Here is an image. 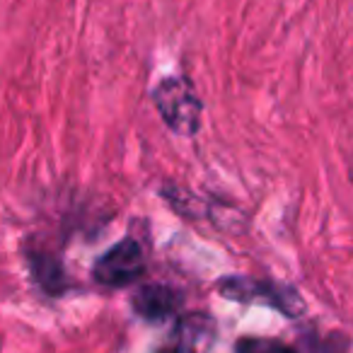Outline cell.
I'll list each match as a JSON object with an SVG mask.
<instances>
[{
	"instance_id": "cell-1",
	"label": "cell",
	"mask_w": 353,
	"mask_h": 353,
	"mask_svg": "<svg viewBox=\"0 0 353 353\" xmlns=\"http://www.w3.org/2000/svg\"><path fill=\"white\" fill-rule=\"evenodd\" d=\"M152 102L162 121L176 136H194L201 128L203 104L187 78H165L152 90Z\"/></svg>"
},
{
	"instance_id": "cell-2",
	"label": "cell",
	"mask_w": 353,
	"mask_h": 353,
	"mask_svg": "<svg viewBox=\"0 0 353 353\" xmlns=\"http://www.w3.org/2000/svg\"><path fill=\"white\" fill-rule=\"evenodd\" d=\"M218 293L228 300L245 305H266V307L279 310L285 317H300L305 312V303L295 288L276 281L250 279V276H228L218 281Z\"/></svg>"
},
{
	"instance_id": "cell-3",
	"label": "cell",
	"mask_w": 353,
	"mask_h": 353,
	"mask_svg": "<svg viewBox=\"0 0 353 353\" xmlns=\"http://www.w3.org/2000/svg\"><path fill=\"white\" fill-rule=\"evenodd\" d=\"M145 274V252L143 245L133 237L117 242L94 261L92 279L107 288H123L136 283Z\"/></svg>"
},
{
	"instance_id": "cell-4",
	"label": "cell",
	"mask_w": 353,
	"mask_h": 353,
	"mask_svg": "<svg viewBox=\"0 0 353 353\" xmlns=\"http://www.w3.org/2000/svg\"><path fill=\"white\" fill-rule=\"evenodd\" d=\"M216 341V322L203 312H189L176 319L170 341L155 353H211Z\"/></svg>"
},
{
	"instance_id": "cell-5",
	"label": "cell",
	"mask_w": 353,
	"mask_h": 353,
	"mask_svg": "<svg viewBox=\"0 0 353 353\" xmlns=\"http://www.w3.org/2000/svg\"><path fill=\"white\" fill-rule=\"evenodd\" d=\"M182 305V295L176 293L172 285L165 283H148L133 293L131 307L145 322H162L172 317Z\"/></svg>"
},
{
	"instance_id": "cell-6",
	"label": "cell",
	"mask_w": 353,
	"mask_h": 353,
	"mask_svg": "<svg viewBox=\"0 0 353 353\" xmlns=\"http://www.w3.org/2000/svg\"><path fill=\"white\" fill-rule=\"evenodd\" d=\"M30 266L39 285L51 295H59L65 290V271L56 256L41 252H30Z\"/></svg>"
},
{
	"instance_id": "cell-7",
	"label": "cell",
	"mask_w": 353,
	"mask_h": 353,
	"mask_svg": "<svg viewBox=\"0 0 353 353\" xmlns=\"http://www.w3.org/2000/svg\"><path fill=\"white\" fill-rule=\"evenodd\" d=\"M235 353H298L293 346L279 339H266V336H245L237 341Z\"/></svg>"
}]
</instances>
